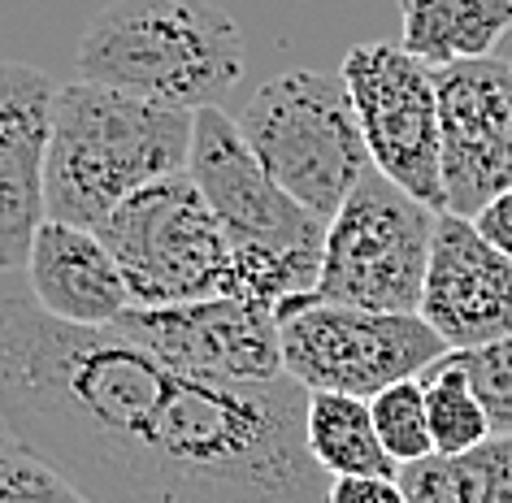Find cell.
Wrapping results in <instances>:
<instances>
[{
    "instance_id": "obj_23",
    "label": "cell",
    "mask_w": 512,
    "mask_h": 503,
    "mask_svg": "<svg viewBox=\"0 0 512 503\" xmlns=\"http://www.w3.org/2000/svg\"><path fill=\"white\" fill-rule=\"evenodd\" d=\"M473 226L482 230V239L491 243V248H499L512 261V187L504 191L499 200H491L486 209L473 217Z\"/></svg>"
},
{
    "instance_id": "obj_8",
    "label": "cell",
    "mask_w": 512,
    "mask_h": 503,
    "mask_svg": "<svg viewBox=\"0 0 512 503\" xmlns=\"http://www.w3.org/2000/svg\"><path fill=\"white\" fill-rule=\"evenodd\" d=\"M356 122H361L369 161L413 200L447 213L443 196V131H439V83L426 61L404 53V44L374 40L343 57Z\"/></svg>"
},
{
    "instance_id": "obj_17",
    "label": "cell",
    "mask_w": 512,
    "mask_h": 503,
    "mask_svg": "<svg viewBox=\"0 0 512 503\" xmlns=\"http://www.w3.org/2000/svg\"><path fill=\"white\" fill-rule=\"evenodd\" d=\"M408 503H512V438L400 469Z\"/></svg>"
},
{
    "instance_id": "obj_3",
    "label": "cell",
    "mask_w": 512,
    "mask_h": 503,
    "mask_svg": "<svg viewBox=\"0 0 512 503\" xmlns=\"http://www.w3.org/2000/svg\"><path fill=\"white\" fill-rule=\"evenodd\" d=\"M248 66L239 22L213 0H113L79 40V79L165 109H222Z\"/></svg>"
},
{
    "instance_id": "obj_5",
    "label": "cell",
    "mask_w": 512,
    "mask_h": 503,
    "mask_svg": "<svg viewBox=\"0 0 512 503\" xmlns=\"http://www.w3.org/2000/svg\"><path fill=\"white\" fill-rule=\"evenodd\" d=\"M118 261L135 308H178L222 295L230 239L196 178L174 174L118 204L96 230Z\"/></svg>"
},
{
    "instance_id": "obj_22",
    "label": "cell",
    "mask_w": 512,
    "mask_h": 503,
    "mask_svg": "<svg viewBox=\"0 0 512 503\" xmlns=\"http://www.w3.org/2000/svg\"><path fill=\"white\" fill-rule=\"evenodd\" d=\"M326 503H408L400 477H339Z\"/></svg>"
},
{
    "instance_id": "obj_20",
    "label": "cell",
    "mask_w": 512,
    "mask_h": 503,
    "mask_svg": "<svg viewBox=\"0 0 512 503\" xmlns=\"http://www.w3.org/2000/svg\"><path fill=\"white\" fill-rule=\"evenodd\" d=\"M0 503H87V495L22 438L0 430Z\"/></svg>"
},
{
    "instance_id": "obj_9",
    "label": "cell",
    "mask_w": 512,
    "mask_h": 503,
    "mask_svg": "<svg viewBox=\"0 0 512 503\" xmlns=\"http://www.w3.org/2000/svg\"><path fill=\"white\" fill-rule=\"evenodd\" d=\"M187 174L226 226L230 252H278V256H326V217L309 213L256 161L239 131V118L222 109L196 113V144Z\"/></svg>"
},
{
    "instance_id": "obj_12",
    "label": "cell",
    "mask_w": 512,
    "mask_h": 503,
    "mask_svg": "<svg viewBox=\"0 0 512 503\" xmlns=\"http://www.w3.org/2000/svg\"><path fill=\"white\" fill-rule=\"evenodd\" d=\"M57 87L44 70L0 61V274L27 269L48 222V144Z\"/></svg>"
},
{
    "instance_id": "obj_15",
    "label": "cell",
    "mask_w": 512,
    "mask_h": 503,
    "mask_svg": "<svg viewBox=\"0 0 512 503\" xmlns=\"http://www.w3.org/2000/svg\"><path fill=\"white\" fill-rule=\"evenodd\" d=\"M512 31V0H404V53L430 70L486 61Z\"/></svg>"
},
{
    "instance_id": "obj_21",
    "label": "cell",
    "mask_w": 512,
    "mask_h": 503,
    "mask_svg": "<svg viewBox=\"0 0 512 503\" xmlns=\"http://www.w3.org/2000/svg\"><path fill=\"white\" fill-rule=\"evenodd\" d=\"M447 356L469 378L473 395L482 399L495 438H512V334L499 343L469 347V352H447Z\"/></svg>"
},
{
    "instance_id": "obj_1",
    "label": "cell",
    "mask_w": 512,
    "mask_h": 503,
    "mask_svg": "<svg viewBox=\"0 0 512 503\" xmlns=\"http://www.w3.org/2000/svg\"><path fill=\"white\" fill-rule=\"evenodd\" d=\"M296 378L230 386L0 300V421L87 503H326Z\"/></svg>"
},
{
    "instance_id": "obj_7",
    "label": "cell",
    "mask_w": 512,
    "mask_h": 503,
    "mask_svg": "<svg viewBox=\"0 0 512 503\" xmlns=\"http://www.w3.org/2000/svg\"><path fill=\"white\" fill-rule=\"evenodd\" d=\"M447 343L417 313H374V308L304 300L283 321V365L304 391L374 399L395 382L421 378Z\"/></svg>"
},
{
    "instance_id": "obj_10",
    "label": "cell",
    "mask_w": 512,
    "mask_h": 503,
    "mask_svg": "<svg viewBox=\"0 0 512 503\" xmlns=\"http://www.w3.org/2000/svg\"><path fill=\"white\" fill-rule=\"evenodd\" d=\"M113 330L148 347L170 369L204 382L256 386L287 378L278 317L230 295L178 308H131Z\"/></svg>"
},
{
    "instance_id": "obj_13",
    "label": "cell",
    "mask_w": 512,
    "mask_h": 503,
    "mask_svg": "<svg viewBox=\"0 0 512 503\" xmlns=\"http://www.w3.org/2000/svg\"><path fill=\"white\" fill-rule=\"evenodd\" d=\"M417 317L447 343V352H469L512 334V261L482 239L469 217H439Z\"/></svg>"
},
{
    "instance_id": "obj_14",
    "label": "cell",
    "mask_w": 512,
    "mask_h": 503,
    "mask_svg": "<svg viewBox=\"0 0 512 503\" xmlns=\"http://www.w3.org/2000/svg\"><path fill=\"white\" fill-rule=\"evenodd\" d=\"M27 278L31 300L66 326L113 330L135 308L131 287L96 230L66 226L53 217L35 235Z\"/></svg>"
},
{
    "instance_id": "obj_11",
    "label": "cell",
    "mask_w": 512,
    "mask_h": 503,
    "mask_svg": "<svg viewBox=\"0 0 512 503\" xmlns=\"http://www.w3.org/2000/svg\"><path fill=\"white\" fill-rule=\"evenodd\" d=\"M443 131L447 213L478 217L512 187V61H465L434 70Z\"/></svg>"
},
{
    "instance_id": "obj_19",
    "label": "cell",
    "mask_w": 512,
    "mask_h": 503,
    "mask_svg": "<svg viewBox=\"0 0 512 503\" xmlns=\"http://www.w3.org/2000/svg\"><path fill=\"white\" fill-rule=\"evenodd\" d=\"M369 412H374L382 447H387V456L400 464V469L434 456V434H430L426 386H421V378L387 386L382 395L369 399Z\"/></svg>"
},
{
    "instance_id": "obj_2",
    "label": "cell",
    "mask_w": 512,
    "mask_h": 503,
    "mask_svg": "<svg viewBox=\"0 0 512 503\" xmlns=\"http://www.w3.org/2000/svg\"><path fill=\"white\" fill-rule=\"evenodd\" d=\"M196 113L165 109L74 79L57 87L48 144V217L100 230L105 217L174 174H187Z\"/></svg>"
},
{
    "instance_id": "obj_4",
    "label": "cell",
    "mask_w": 512,
    "mask_h": 503,
    "mask_svg": "<svg viewBox=\"0 0 512 503\" xmlns=\"http://www.w3.org/2000/svg\"><path fill=\"white\" fill-rule=\"evenodd\" d=\"M239 131L274 183L326 222L374 174L343 74L287 70L261 83L239 113Z\"/></svg>"
},
{
    "instance_id": "obj_18",
    "label": "cell",
    "mask_w": 512,
    "mask_h": 503,
    "mask_svg": "<svg viewBox=\"0 0 512 503\" xmlns=\"http://www.w3.org/2000/svg\"><path fill=\"white\" fill-rule=\"evenodd\" d=\"M426 386V412H430V434H434V456H465V451L491 443V417H486L482 399L473 395L469 378L452 365V356L434 360L421 373Z\"/></svg>"
},
{
    "instance_id": "obj_16",
    "label": "cell",
    "mask_w": 512,
    "mask_h": 503,
    "mask_svg": "<svg viewBox=\"0 0 512 503\" xmlns=\"http://www.w3.org/2000/svg\"><path fill=\"white\" fill-rule=\"evenodd\" d=\"M304 434H309V456L330 482H339V477H400V464L387 456L378 438L369 399L313 391Z\"/></svg>"
},
{
    "instance_id": "obj_6",
    "label": "cell",
    "mask_w": 512,
    "mask_h": 503,
    "mask_svg": "<svg viewBox=\"0 0 512 503\" xmlns=\"http://www.w3.org/2000/svg\"><path fill=\"white\" fill-rule=\"evenodd\" d=\"M439 217L374 170L330 217L317 295L374 313H421Z\"/></svg>"
}]
</instances>
